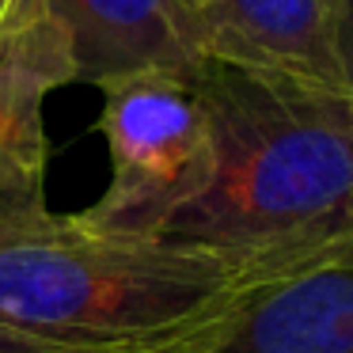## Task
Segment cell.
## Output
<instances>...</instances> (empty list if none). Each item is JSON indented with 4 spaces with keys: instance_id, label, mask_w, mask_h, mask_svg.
<instances>
[{
    "instance_id": "cell-3",
    "label": "cell",
    "mask_w": 353,
    "mask_h": 353,
    "mask_svg": "<svg viewBox=\"0 0 353 353\" xmlns=\"http://www.w3.org/2000/svg\"><path fill=\"white\" fill-rule=\"evenodd\" d=\"M110 183L80 221L114 236H163L213 186L216 137L194 72L148 69L99 84Z\"/></svg>"
},
{
    "instance_id": "cell-4",
    "label": "cell",
    "mask_w": 353,
    "mask_h": 353,
    "mask_svg": "<svg viewBox=\"0 0 353 353\" xmlns=\"http://www.w3.org/2000/svg\"><path fill=\"white\" fill-rule=\"evenodd\" d=\"M205 57L353 92V0H209Z\"/></svg>"
},
{
    "instance_id": "cell-7",
    "label": "cell",
    "mask_w": 353,
    "mask_h": 353,
    "mask_svg": "<svg viewBox=\"0 0 353 353\" xmlns=\"http://www.w3.org/2000/svg\"><path fill=\"white\" fill-rule=\"evenodd\" d=\"M0 353H107V350H84V345L54 342V338L23 330V327H16L12 319L0 315Z\"/></svg>"
},
{
    "instance_id": "cell-1",
    "label": "cell",
    "mask_w": 353,
    "mask_h": 353,
    "mask_svg": "<svg viewBox=\"0 0 353 353\" xmlns=\"http://www.w3.org/2000/svg\"><path fill=\"white\" fill-rule=\"evenodd\" d=\"M216 137L213 186L163 232L254 292L353 262V92L274 69H194Z\"/></svg>"
},
{
    "instance_id": "cell-2",
    "label": "cell",
    "mask_w": 353,
    "mask_h": 353,
    "mask_svg": "<svg viewBox=\"0 0 353 353\" xmlns=\"http://www.w3.org/2000/svg\"><path fill=\"white\" fill-rule=\"evenodd\" d=\"M251 292L216 259L163 236H114L46 198L0 201V315L107 353H201Z\"/></svg>"
},
{
    "instance_id": "cell-6",
    "label": "cell",
    "mask_w": 353,
    "mask_h": 353,
    "mask_svg": "<svg viewBox=\"0 0 353 353\" xmlns=\"http://www.w3.org/2000/svg\"><path fill=\"white\" fill-rule=\"evenodd\" d=\"M201 353H353V262L254 292Z\"/></svg>"
},
{
    "instance_id": "cell-8",
    "label": "cell",
    "mask_w": 353,
    "mask_h": 353,
    "mask_svg": "<svg viewBox=\"0 0 353 353\" xmlns=\"http://www.w3.org/2000/svg\"><path fill=\"white\" fill-rule=\"evenodd\" d=\"M186 8L194 12V19H198V27H201V16H205V8H209V0H183Z\"/></svg>"
},
{
    "instance_id": "cell-5",
    "label": "cell",
    "mask_w": 353,
    "mask_h": 353,
    "mask_svg": "<svg viewBox=\"0 0 353 353\" xmlns=\"http://www.w3.org/2000/svg\"><path fill=\"white\" fill-rule=\"evenodd\" d=\"M69 34L77 84H107L148 69L194 72L201 27L183 0H46Z\"/></svg>"
}]
</instances>
